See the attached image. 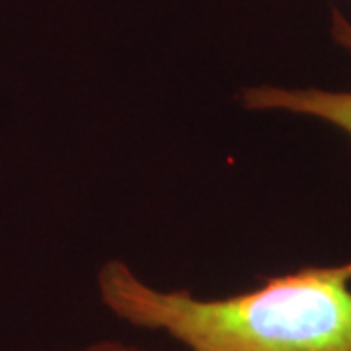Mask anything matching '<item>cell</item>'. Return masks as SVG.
<instances>
[{"label": "cell", "mask_w": 351, "mask_h": 351, "mask_svg": "<svg viewBox=\"0 0 351 351\" xmlns=\"http://www.w3.org/2000/svg\"><path fill=\"white\" fill-rule=\"evenodd\" d=\"M101 302L137 328L162 330L189 351H351V262L267 277L225 299L160 291L121 260L98 271Z\"/></svg>", "instance_id": "obj_1"}, {"label": "cell", "mask_w": 351, "mask_h": 351, "mask_svg": "<svg viewBox=\"0 0 351 351\" xmlns=\"http://www.w3.org/2000/svg\"><path fill=\"white\" fill-rule=\"evenodd\" d=\"M73 351H149V350H138L133 346H125L121 341H113V339H104V341H96L92 346H86L82 350H73Z\"/></svg>", "instance_id": "obj_3"}, {"label": "cell", "mask_w": 351, "mask_h": 351, "mask_svg": "<svg viewBox=\"0 0 351 351\" xmlns=\"http://www.w3.org/2000/svg\"><path fill=\"white\" fill-rule=\"evenodd\" d=\"M332 38L351 53V22L338 8L332 10ZM240 100L254 112H287L326 121L351 138V92L262 84L244 88Z\"/></svg>", "instance_id": "obj_2"}]
</instances>
